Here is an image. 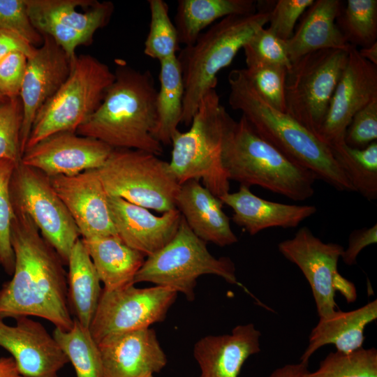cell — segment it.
Instances as JSON below:
<instances>
[{
    "label": "cell",
    "instance_id": "1",
    "mask_svg": "<svg viewBox=\"0 0 377 377\" xmlns=\"http://www.w3.org/2000/svg\"><path fill=\"white\" fill-rule=\"evenodd\" d=\"M12 205L10 241L15 267L13 278L0 288V318L37 316L68 331L74 318L64 263L29 215Z\"/></svg>",
    "mask_w": 377,
    "mask_h": 377
},
{
    "label": "cell",
    "instance_id": "2",
    "mask_svg": "<svg viewBox=\"0 0 377 377\" xmlns=\"http://www.w3.org/2000/svg\"><path fill=\"white\" fill-rule=\"evenodd\" d=\"M114 79L94 112L77 129L113 149H131L160 156L163 145L154 135L156 88L151 72L140 71L115 60Z\"/></svg>",
    "mask_w": 377,
    "mask_h": 377
},
{
    "label": "cell",
    "instance_id": "3",
    "mask_svg": "<svg viewBox=\"0 0 377 377\" xmlns=\"http://www.w3.org/2000/svg\"><path fill=\"white\" fill-rule=\"evenodd\" d=\"M228 80L230 107L240 111L260 136L311 171L316 179L341 191H354L330 147L295 119L264 101L244 68L230 71Z\"/></svg>",
    "mask_w": 377,
    "mask_h": 377
},
{
    "label": "cell",
    "instance_id": "4",
    "mask_svg": "<svg viewBox=\"0 0 377 377\" xmlns=\"http://www.w3.org/2000/svg\"><path fill=\"white\" fill-rule=\"evenodd\" d=\"M223 163L230 181L240 186H258L295 201L315 192V175L260 136L242 115L227 132Z\"/></svg>",
    "mask_w": 377,
    "mask_h": 377
},
{
    "label": "cell",
    "instance_id": "5",
    "mask_svg": "<svg viewBox=\"0 0 377 377\" xmlns=\"http://www.w3.org/2000/svg\"><path fill=\"white\" fill-rule=\"evenodd\" d=\"M270 10L226 17L204 31L191 45L180 50L184 85L181 124L189 126L205 95L216 89L219 73L228 66L240 49L269 22Z\"/></svg>",
    "mask_w": 377,
    "mask_h": 377
},
{
    "label": "cell",
    "instance_id": "6",
    "mask_svg": "<svg viewBox=\"0 0 377 377\" xmlns=\"http://www.w3.org/2000/svg\"><path fill=\"white\" fill-rule=\"evenodd\" d=\"M234 119L220 102L216 89L201 100L188 131L174 135L170 168L182 185L200 180L212 193L220 197L230 191V179L223 163L227 132Z\"/></svg>",
    "mask_w": 377,
    "mask_h": 377
},
{
    "label": "cell",
    "instance_id": "7",
    "mask_svg": "<svg viewBox=\"0 0 377 377\" xmlns=\"http://www.w3.org/2000/svg\"><path fill=\"white\" fill-rule=\"evenodd\" d=\"M114 79V71L97 58L77 56L66 80L36 114L24 151L57 133L76 132L98 108Z\"/></svg>",
    "mask_w": 377,
    "mask_h": 377
},
{
    "label": "cell",
    "instance_id": "8",
    "mask_svg": "<svg viewBox=\"0 0 377 377\" xmlns=\"http://www.w3.org/2000/svg\"><path fill=\"white\" fill-rule=\"evenodd\" d=\"M213 274L230 284L237 281L235 267L228 257L215 258L206 242L190 229L183 216L173 239L164 247L147 256L133 279V284L150 282L183 293L188 301L195 298L199 276Z\"/></svg>",
    "mask_w": 377,
    "mask_h": 377
},
{
    "label": "cell",
    "instance_id": "9",
    "mask_svg": "<svg viewBox=\"0 0 377 377\" xmlns=\"http://www.w3.org/2000/svg\"><path fill=\"white\" fill-rule=\"evenodd\" d=\"M95 170L108 196L162 213L176 209L180 184L169 162L154 154L113 149L105 163Z\"/></svg>",
    "mask_w": 377,
    "mask_h": 377
},
{
    "label": "cell",
    "instance_id": "10",
    "mask_svg": "<svg viewBox=\"0 0 377 377\" xmlns=\"http://www.w3.org/2000/svg\"><path fill=\"white\" fill-rule=\"evenodd\" d=\"M348 50L309 53L287 73L286 112L317 136L346 65Z\"/></svg>",
    "mask_w": 377,
    "mask_h": 377
},
{
    "label": "cell",
    "instance_id": "11",
    "mask_svg": "<svg viewBox=\"0 0 377 377\" xmlns=\"http://www.w3.org/2000/svg\"><path fill=\"white\" fill-rule=\"evenodd\" d=\"M10 192L12 203L29 215L43 237L67 265L80 233L49 177L20 161L13 172Z\"/></svg>",
    "mask_w": 377,
    "mask_h": 377
},
{
    "label": "cell",
    "instance_id": "12",
    "mask_svg": "<svg viewBox=\"0 0 377 377\" xmlns=\"http://www.w3.org/2000/svg\"><path fill=\"white\" fill-rule=\"evenodd\" d=\"M278 249L304 275L311 287L319 318L336 311V291L340 292L348 302L355 300L354 284L337 270L338 261L344 249L341 245L323 242L304 226L292 238L281 242Z\"/></svg>",
    "mask_w": 377,
    "mask_h": 377
},
{
    "label": "cell",
    "instance_id": "13",
    "mask_svg": "<svg viewBox=\"0 0 377 377\" xmlns=\"http://www.w3.org/2000/svg\"><path fill=\"white\" fill-rule=\"evenodd\" d=\"M134 285L103 289L89 328L96 343L113 334L147 328L162 322L177 298V293L168 287L139 288Z\"/></svg>",
    "mask_w": 377,
    "mask_h": 377
},
{
    "label": "cell",
    "instance_id": "14",
    "mask_svg": "<svg viewBox=\"0 0 377 377\" xmlns=\"http://www.w3.org/2000/svg\"><path fill=\"white\" fill-rule=\"evenodd\" d=\"M377 100V66L350 45L346 65L332 97L317 137L328 147L344 142L346 131L354 115Z\"/></svg>",
    "mask_w": 377,
    "mask_h": 377
},
{
    "label": "cell",
    "instance_id": "15",
    "mask_svg": "<svg viewBox=\"0 0 377 377\" xmlns=\"http://www.w3.org/2000/svg\"><path fill=\"white\" fill-rule=\"evenodd\" d=\"M113 148L75 132L57 133L26 149L21 163L48 177L75 175L100 168Z\"/></svg>",
    "mask_w": 377,
    "mask_h": 377
},
{
    "label": "cell",
    "instance_id": "16",
    "mask_svg": "<svg viewBox=\"0 0 377 377\" xmlns=\"http://www.w3.org/2000/svg\"><path fill=\"white\" fill-rule=\"evenodd\" d=\"M42 36L41 45L27 59L20 94L23 116L20 133L22 156L36 114L66 80L73 61L52 38Z\"/></svg>",
    "mask_w": 377,
    "mask_h": 377
},
{
    "label": "cell",
    "instance_id": "17",
    "mask_svg": "<svg viewBox=\"0 0 377 377\" xmlns=\"http://www.w3.org/2000/svg\"><path fill=\"white\" fill-rule=\"evenodd\" d=\"M82 239L117 235L108 196L95 170L71 176L49 177Z\"/></svg>",
    "mask_w": 377,
    "mask_h": 377
},
{
    "label": "cell",
    "instance_id": "18",
    "mask_svg": "<svg viewBox=\"0 0 377 377\" xmlns=\"http://www.w3.org/2000/svg\"><path fill=\"white\" fill-rule=\"evenodd\" d=\"M6 325L0 318V346L9 352L24 377H58L69 360L44 326L28 316Z\"/></svg>",
    "mask_w": 377,
    "mask_h": 377
},
{
    "label": "cell",
    "instance_id": "19",
    "mask_svg": "<svg viewBox=\"0 0 377 377\" xmlns=\"http://www.w3.org/2000/svg\"><path fill=\"white\" fill-rule=\"evenodd\" d=\"M102 377H151L167 364V357L149 328L113 334L98 343Z\"/></svg>",
    "mask_w": 377,
    "mask_h": 377
},
{
    "label": "cell",
    "instance_id": "20",
    "mask_svg": "<svg viewBox=\"0 0 377 377\" xmlns=\"http://www.w3.org/2000/svg\"><path fill=\"white\" fill-rule=\"evenodd\" d=\"M108 204L119 237L147 257L173 239L182 217L177 209L156 216L147 208L117 197L108 196Z\"/></svg>",
    "mask_w": 377,
    "mask_h": 377
},
{
    "label": "cell",
    "instance_id": "21",
    "mask_svg": "<svg viewBox=\"0 0 377 377\" xmlns=\"http://www.w3.org/2000/svg\"><path fill=\"white\" fill-rule=\"evenodd\" d=\"M260 332L253 323L239 325L230 334L208 335L194 346L199 377H238L246 360L260 352Z\"/></svg>",
    "mask_w": 377,
    "mask_h": 377
},
{
    "label": "cell",
    "instance_id": "22",
    "mask_svg": "<svg viewBox=\"0 0 377 377\" xmlns=\"http://www.w3.org/2000/svg\"><path fill=\"white\" fill-rule=\"evenodd\" d=\"M223 205L218 197L195 179L180 185L175 200L176 209L193 232L204 242L219 246L232 245L238 240Z\"/></svg>",
    "mask_w": 377,
    "mask_h": 377
},
{
    "label": "cell",
    "instance_id": "23",
    "mask_svg": "<svg viewBox=\"0 0 377 377\" xmlns=\"http://www.w3.org/2000/svg\"><path fill=\"white\" fill-rule=\"evenodd\" d=\"M219 198L232 209L233 222L251 235L270 228H295L317 211L313 205H289L265 200L244 186Z\"/></svg>",
    "mask_w": 377,
    "mask_h": 377
},
{
    "label": "cell",
    "instance_id": "24",
    "mask_svg": "<svg viewBox=\"0 0 377 377\" xmlns=\"http://www.w3.org/2000/svg\"><path fill=\"white\" fill-rule=\"evenodd\" d=\"M340 0H316L305 11L298 28L285 41L293 64L319 50H348L350 46L335 23L342 9Z\"/></svg>",
    "mask_w": 377,
    "mask_h": 377
},
{
    "label": "cell",
    "instance_id": "25",
    "mask_svg": "<svg viewBox=\"0 0 377 377\" xmlns=\"http://www.w3.org/2000/svg\"><path fill=\"white\" fill-rule=\"evenodd\" d=\"M377 318L376 300L348 311H334L319 318L312 329L309 343L300 357L308 364L311 355L320 348L332 344L337 351L350 353L362 348L366 326Z\"/></svg>",
    "mask_w": 377,
    "mask_h": 377
},
{
    "label": "cell",
    "instance_id": "26",
    "mask_svg": "<svg viewBox=\"0 0 377 377\" xmlns=\"http://www.w3.org/2000/svg\"><path fill=\"white\" fill-rule=\"evenodd\" d=\"M104 290L133 284L145 256L126 245L118 235L82 239Z\"/></svg>",
    "mask_w": 377,
    "mask_h": 377
},
{
    "label": "cell",
    "instance_id": "27",
    "mask_svg": "<svg viewBox=\"0 0 377 377\" xmlns=\"http://www.w3.org/2000/svg\"><path fill=\"white\" fill-rule=\"evenodd\" d=\"M67 265L68 298L71 313L82 326L89 328L103 289L82 238L72 247Z\"/></svg>",
    "mask_w": 377,
    "mask_h": 377
},
{
    "label": "cell",
    "instance_id": "28",
    "mask_svg": "<svg viewBox=\"0 0 377 377\" xmlns=\"http://www.w3.org/2000/svg\"><path fill=\"white\" fill-rule=\"evenodd\" d=\"M256 11L257 3L253 0H179L174 24L179 43L186 46L219 20Z\"/></svg>",
    "mask_w": 377,
    "mask_h": 377
},
{
    "label": "cell",
    "instance_id": "29",
    "mask_svg": "<svg viewBox=\"0 0 377 377\" xmlns=\"http://www.w3.org/2000/svg\"><path fill=\"white\" fill-rule=\"evenodd\" d=\"M87 0H25L29 16L50 19L76 31L92 40L95 32L105 26L114 10L112 2L95 3L83 12L78 10Z\"/></svg>",
    "mask_w": 377,
    "mask_h": 377
},
{
    "label": "cell",
    "instance_id": "30",
    "mask_svg": "<svg viewBox=\"0 0 377 377\" xmlns=\"http://www.w3.org/2000/svg\"><path fill=\"white\" fill-rule=\"evenodd\" d=\"M159 63L160 87L156 96V122L153 135L162 145H170L182 121L184 85L177 55Z\"/></svg>",
    "mask_w": 377,
    "mask_h": 377
},
{
    "label": "cell",
    "instance_id": "31",
    "mask_svg": "<svg viewBox=\"0 0 377 377\" xmlns=\"http://www.w3.org/2000/svg\"><path fill=\"white\" fill-rule=\"evenodd\" d=\"M354 191L368 200L377 199V142L364 148L349 147L345 142L329 147Z\"/></svg>",
    "mask_w": 377,
    "mask_h": 377
},
{
    "label": "cell",
    "instance_id": "32",
    "mask_svg": "<svg viewBox=\"0 0 377 377\" xmlns=\"http://www.w3.org/2000/svg\"><path fill=\"white\" fill-rule=\"evenodd\" d=\"M52 336L75 369L77 377H102L98 344L89 328L74 318L73 327L64 331L55 327Z\"/></svg>",
    "mask_w": 377,
    "mask_h": 377
},
{
    "label": "cell",
    "instance_id": "33",
    "mask_svg": "<svg viewBox=\"0 0 377 377\" xmlns=\"http://www.w3.org/2000/svg\"><path fill=\"white\" fill-rule=\"evenodd\" d=\"M337 20L349 44L362 48L376 42V0H348Z\"/></svg>",
    "mask_w": 377,
    "mask_h": 377
},
{
    "label": "cell",
    "instance_id": "34",
    "mask_svg": "<svg viewBox=\"0 0 377 377\" xmlns=\"http://www.w3.org/2000/svg\"><path fill=\"white\" fill-rule=\"evenodd\" d=\"M150 22L144 44V54L158 61L177 55L179 41L169 16V7L163 0H149Z\"/></svg>",
    "mask_w": 377,
    "mask_h": 377
},
{
    "label": "cell",
    "instance_id": "35",
    "mask_svg": "<svg viewBox=\"0 0 377 377\" xmlns=\"http://www.w3.org/2000/svg\"><path fill=\"white\" fill-rule=\"evenodd\" d=\"M308 377H377V350L362 347L350 353L331 352Z\"/></svg>",
    "mask_w": 377,
    "mask_h": 377
},
{
    "label": "cell",
    "instance_id": "36",
    "mask_svg": "<svg viewBox=\"0 0 377 377\" xmlns=\"http://www.w3.org/2000/svg\"><path fill=\"white\" fill-rule=\"evenodd\" d=\"M17 163L10 159H0V264L8 275H13L15 267V256L10 241V226L14 212L10 186Z\"/></svg>",
    "mask_w": 377,
    "mask_h": 377
},
{
    "label": "cell",
    "instance_id": "37",
    "mask_svg": "<svg viewBox=\"0 0 377 377\" xmlns=\"http://www.w3.org/2000/svg\"><path fill=\"white\" fill-rule=\"evenodd\" d=\"M244 70L258 95L273 108L286 112L288 71L281 66L263 64H253Z\"/></svg>",
    "mask_w": 377,
    "mask_h": 377
},
{
    "label": "cell",
    "instance_id": "38",
    "mask_svg": "<svg viewBox=\"0 0 377 377\" xmlns=\"http://www.w3.org/2000/svg\"><path fill=\"white\" fill-rule=\"evenodd\" d=\"M242 49L246 66L269 64L283 67L288 72L292 68L285 41L277 38L267 28L258 30Z\"/></svg>",
    "mask_w": 377,
    "mask_h": 377
},
{
    "label": "cell",
    "instance_id": "39",
    "mask_svg": "<svg viewBox=\"0 0 377 377\" xmlns=\"http://www.w3.org/2000/svg\"><path fill=\"white\" fill-rule=\"evenodd\" d=\"M22 119V106L20 97L0 101V159L20 162Z\"/></svg>",
    "mask_w": 377,
    "mask_h": 377
},
{
    "label": "cell",
    "instance_id": "40",
    "mask_svg": "<svg viewBox=\"0 0 377 377\" xmlns=\"http://www.w3.org/2000/svg\"><path fill=\"white\" fill-rule=\"evenodd\" d=\"M0 29L15 34L34 46L43 42V36L29 19L25 0H0Z\"/></svg>",
    "mask_w": 377,
    "mask_h": 377
},
{
    "label": "cell",
    "instance_id": "41",
    "mask_svg": "<svg viewBox=\"0 0 377 377\" xmlns=\"http://www.w3.org/2000/svg\"><path fill=\"white\" fill-rule=\"evenodd\" d=\"M314 0H279L270 10L267 29L279 39L286 41L291 38L300 16L312 5Z\"/></svg>",
    "mask_w": 377,
    "mask_h": 377
},
{
    "label": "cell",
    "instance_id": "42",
    "mask_svg": "<svg viewBox=\"0 0 377 377\" xmlns=\"http://www.w3.org/2000/svg\"><path fill=\"white\" fill-rule=\"evenodd\" d=\"M377 139V100L373 101L353 117L345 133L349 147L362 149Z\"/></svg>",
    "mask_w": 377,
    "mask_h": 377
},
{
    "label": "cell",
    "instance_id": "43",
    "mask_svg": "<svg viewBox=\"0 0 377 377\" xmlns=\"http://www.w3.org/2000/svg\"><path fill=\"white\" fill-rule=\"evenodd\" d=\"M28 57L21 52H13L0 61V96L20 97Z\"/></svg>",
    "mask_w": 377,
    "mask_h": 377
},
{
    "label": "cell",
    "instance_id": "44",
    "mask_svg": "<svg viewBox=\"0 0 377 377\" xmlns=\"http://www.w3.org/2000/svg\"><path fill=\"white\" fill-rule=\"evenodd\" d=\"M377 242V225L369 228L355 230L350 234L348 246L343 249L341 258L345 264L353 265L360 251L366 246Z\"/></svg>",
    "mask_w": 377,
    "mask_h": 377
},
{
    "label": "cell",
    "instance_id": "45",
    "mask_svg": "<svg viewBox=\"0 0 377 377\" xmlns=\"http://www.w3.org/2000/svg\"><path fill=\"white\" fill-rule=\"evenodd\" d=\"M36 47L22 37L12 32L0 29V61L13 52H21L28 58Z\"/></svg>",
    "mask_w": 377,
    "mask_h": 377
},
{
    "label": "cell",
    "instance_id": "46",
    "mask_svg": "<svg viewBox=\"0 0 377 377\" xmlns=\"http://www.w3.org/2000/svg\"><path fill=\"white\" fill-rule=\"evenodd\" d=\"M309 372L308 364L300 362L277 368L268 377H308Z\"/></svg>",
    "mask_w": 377,
    "mask_h": 377
},
{
    "label": "cell",
    "instance_id": "47",
    "mask_svg": "<svg viewBox=\"0 0 377 377\" xmlns=\"http://www.w3.org/2000/svg\"><path fill=\"white\" fill-rule=\"evenodd\" d=\"M0 377H24L12 357H0Z\"/></svg>",
    "mask_w": 377,
    "mask_h": 377
},
{
    "label": "cell",
    "instance_id": "48",
    "mask_svg": "<svg viewBox=\"0 0 377 377\" xmlns=\"http://www.w3.org/2000/svg\"><path fill=\"white\" fill-rule=\"evenodd\" d=\"M358 51L362 58L377 66V42L369 47H362Z\"/></svg>",
    "mask_w": 377,
    "mask_h": 377
},
{
    "label": "cell",
    "instance_id": "49",
    "mask_svg": "<svg viewBox=\"0 0 377 377\" xmlns=\"http://www.w3.org/2000/svg\"><path fill=\"white\" fill-rule=\"evenodd\" d=\"M3 98H3L2 96H0V101L3 99Z\"/></svg>",
    "mask_w": 377,
    "mask_h": 377
},
{
    "label": "cell",
    "instance_id": "50",
    "mask_svg": "<svg viewBox=\"0 0 377 377\" xmlns=\"http://www.w3.org/2000/svg\"><path fill=\"white\" fill-rule=\"evenodd\" d=\"M151 377H154V376H151Z\"/></svg>",
    "mask_w": 377,
    "mask_h": 377
}]
</instances>
